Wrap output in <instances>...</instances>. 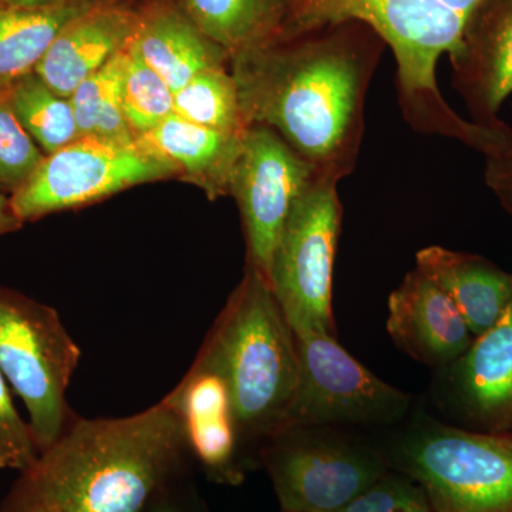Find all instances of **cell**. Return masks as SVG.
Instances as JSON below:
<instances>
[{
  "instance_id": "1",
  "label": "cell",
  "mask_w": 512,
  "mask_h": 512,
  "mask_svg": "<svg viewBox=\"0 0 512 512\" xmlns=\"http://www.w3.org/2000/svg\"><path fill=\"white\" fill-rule=\"evenodd\" d=\"M384 46L366 23L343 20L234 57L245 124L272 128L316 173L343 180L355 170Z\"/></svg>"
},
{
  "instance_id": "2",
  "label": "cell",
  "mask_w": 512,
  "mask_h": 512,
  "mask_svg": "<svg viewBox=\"0 0 512 512\" xmlns=\"http://www.w3.org/2000/svg\"><path fill=\"white\" fill-rule=\"evenodd\" d=\"M190 456L165 400L127 417L74 416L0 512H143Z\"/></svg>"
},
{
  "instance_id": "3",
  "label": "cell",
  "mask_w": 512,
  "mask_h": 512,
  "mask_svg": "<svg viewBox=\"0 0 512 512\" xmlns=\"http://www.w3.org/2000/svg\"><path fill=\"white\" fill-rule=\"evenodd\" d=\"M481 0H295L282 39L360 20L392 47L397 62L400 107L410 126L474 146L481 128L461 119L440 94L437 60L461 49L464 28Z\"/></svg>"
},
{
  "instance_id": "4",
  "label": "cell",
  "mask_w": 512,
  "mask_h": 512,
  "mask_svg": "<svg viewBox=\"0 0 512 512\" xmlns=\"http://www.w3.org/2000/svg\"><path fill=\"white\" fill-rule=\"evenodd\" d=\"M198 356L228 384L242 443L261 448L282 429L299 375L296 335L264 275L248 266Z\"/></svg>"
},
{
  "instance_id": "5",
  "label": "cell",
  "mask_w": 512,
  "mask_h": 512,
  "mask_svg": "<svg viewBox=\"0 0 512 512\" xmlns=\"http://www.w3.org/2000/svg\"><path fill=\"white\" fill-rule=\"evenodd\" d=\"M380 441L390 468L423 488L433 512H512V434L466 429L413 407Z\"/></svg>"
},
{
  "instance_id": "6",
  "label": "cell",
  "mask_w": 512,
  "mask_h": 512,
  "mask_svg": "<svg viewBox=\"0 0 512 512\" xmlns=\"http://www.w3.org/2000/svg\"><path fill=\"white\" fill-rule=\"evenodd\" d=\"M80 359L56 309L0 285V369L25 404L40 453L76 416L67 390Z\"/></svg>"
},
{
  "instance_id": "7",
  "label": "cell",
  "mask_w": 512,
  "mask_h": 512,
  "mask_svg": "<svg viewBox=\"0 0 512 512\" xmlns=\"http://www.w3.org/2000/svg\"><path fill=\"white\" fill-rule=\"evenodd\" d=\"M258 457L291 512L339 511L390 470L382 441L340 427L278 431Z\"/></svg>"
},
{
  "instance_id": "8",
  "label": "cell",
  "mask_w": 512,
  "mask_h": 512,
  "mask_svg": "<svg viewBox=\"0 0 512 512\" xmlns=\"http://www.w3.org/2000/svg\"><path fill=\"white\" fill-rule=\"evenodd\" d=\"M339 181L318 175L293 204L268 282L295 335L336 336L333 265L342 228Z\"/></svg>"
},
{
  "instance_id": "9",
  "label": "cell",
  "mask_w": 512,
  "mask_h": 512,
  "mask_svg": "<svg viewBox=\"0 0 512 512\" xmlns=\"http://www.w3.org/2000/svg\"><path fill=\"white\" fill-rule=\"evenodd\" d=\"M296 345L298 384L281 430H390L412 412V396L370 372L335 336L303 333L296 335Z\"/></svg>"
},
{
  "instance_id": "10",
  "label": "cell",
  "mask_w": 512,
  "mask_h": 512,
  "mask_svg": "<svg viewBox=\"0 0 512 512\" xmlns=\"http://www.w3.org/2000/svg\"><path fill=\"white\" fill-rule=\"evenodd\" d=\"M171 175L170 167L148 157L136 144L124 147L83 136L47 154L29 180L10 195V208L23 224Z\"/></svg>"
},
{
  "instance_id": "11",
  "label": "cell",
  "mask_w": 512,
  "mask_h": 512,
  "mask_svg": "<svg viewBox=\"0 0 512 512\" xmlns=\"http://www.w3.org/2000/svg\"><path fill=\"white\" fill-rule=\"evenodd\" d=\"M318 175L272 128L252 124L245 131L229 195L241 211L248 266L266 281L289 212Z\"/></svg>"
},
{
  "instance_id": "12",
  "label": "cell",
  "mask_w": 512,
  "mask_h": 512,
  "mask_svg": "<svg viewBox=\"0 0 512 512\" xmlns=\"http://www.w3.org/2000/svg\"><path fill=\"white\" fill-rule=\"evenodd\" d=\"M430 400L457 426L487 433L512 430V298L463 355L436 370Z\"/></svg>"
},
{
  "instance_id": "13",
  "label": "cell",
  "mask_w": 512,
  "mask_h": 512,
  "mask_svg": "<svg viewBox=\"0 0 512 512\" xmlns=\"http://www.w3.org/2000/svg\"><path fill=\"white\" fill-rule=\"evenodd\" d=\"M164 400L180 421L190 457L215 481L241 483L248 451L221 373L197 356L187 375Z\"/></svg>"
},
{
  "instance_id": "14",
  "label": "cell",
  "mask_w": 512,
  "mask_h": 512,
  "mask_svg": "<svg viewBox=\"0 0 512 512\" xmlns=\"http://www.w3.org/2000/svg\"><path fill=\"white\" fill-rule=\"evenodd\" d=\"M451 64L454 86L478 126L504 128L495 114L512 93V0H481Z\"/></svg>"
},
{
  "instance_id": "15",
  "label": "cell",
  "mask_w": 512,
  "mask_h": 512,
  "mask_svg": "<svg viewBox=\"0 0 512 512\" xmlns=\"http://www.w3.org/2000/svg\"><path fill=\"white\" fill-rule=\"evenodd\" d=\"M386 328L397 348L436 370L457 360L474 340L457 306L417 268L390 293Z\"/></svg>"
},
{
  "instance_id": "16",
  "label": "cell",
  "mask_w": 512,
  "mask_h": 512,
  "mask_svg": "<svg viewBox=\"0 0 512 512\" xmlns=\"http://www.w3.org/2000/svg\"><path fill=\"white\" fill-rule=\"evenodd\" d=\"M137 22V10L116 0H97L60 30L35 73L69 99L79 84L127 49Z\"/></svg>"
},
{
  "instance_id": "17",
  "label": "cell",
  "mask_w": 512,
  "mask_h": 512,
  "mask_svg": "<svg viewBox=\"0 0 512 512\" xmlns=\"http://www.w3.org/2000/svg\"><path fill=\"white\" fill-rule=\"evenodd\" d=\"M245 131L212 130L173 114L138 136L134 144L148 157L170 167L174 174H181L184 180L200 187L211 200H217L229 195Z\"/></svg>"
},
{
  "instance_id": "18",
  "label": "cell",
  "mask_w": 512,
  "mask_h": 512,
  "mask_svg": "<svg viewBox=\"0 0 512 512\" xmlns=\"http://www.w3.org/2000/svg\"><path fill=\"white\" fill-rule=\"evenodd\" d=\"M130 45L174 93L198 73L229 62L227 53L171 3H154L138 12Z\"/></svg>"
},
{
  "instance_id": "19",
  "label": "cell",
  "mask_w": 512,
  "mask_h": 512,
  "mask_svg": "<svg viewBox=\"0 0 512 512\" xmlns=\"http://www.w3.org/2000/svg\"><path fill=\"white\" fill-rule=\"evenodd\" d=\"M416 268L457 306L474 338L491 328L512 298V275L476 255L427 247L416 255Z\"/></svg>"
},
{
  "instance_id": "20",
  "label": "cell",
  "mask_w": 512,
  "mask_h": 512,
  "mask_svg": "<svg viewBox=\"0 0 512 512\" xmlns=\"http://www.w3.org/2000/svg\"><path fill=\"white\" fill-rule=\"evenodd\" d=\"M228 59L281 40L295 0H175Z\"/></svg>"
},
{
  "instance_id": "21",
  "label": "cell",
  "mask_w": 512,
  "mask_h": 512,
  "mask_svg": "<svg viewBox=\"0 0 512 512\" xmlns=\"http://www.w3.org/2000/svg\"><path fill=\"white\" fill-rule=\"evenodd\" d=\"M97 0L28 9L0 3V87L35 72L60 30Z\"/></svg>"
},
{
  "instance_id": "22",
  "label": "cell",
  "mask_w": 512,
  "mask_h": 512,
  "mask_svg": "<svg viewBox=\"0 0 512 512\" xmlns=\"http://www.w3.org/2000/svg\"><path fill=\"white\" fill-rule=\"evenodd\" d=\"M8 90L16 117L45 156L80 137L70 100L53 92L35 72L20 77Z\"/></svg>"
},
{
  "instance_id": "23",
  "label": "cell",
  "mask_w": 512,
  "mask_h": 512,
  "mask_svg": "<svg viewBox=\"0 0 512 512\" xmlns=\"http://www.w3.org/2000/svg\"><path fill=\"white\" fill-rule=\"evenodd\" d=\"M123 62L124 50L79 84L69 97L80 137L94 136L119 146H134L136 137L128 127L121 103Z\"/></svg>"
},
{
  "instance_id": "24",
  "label": "cell",
  "mask_w": 512,
  "mask_h": 512,
  "mask_svg": "<svg viewBox=\"0 0 512 512\" xmlns=\"http://www.w3.org/2000/svg\"><path fill=\"white\" fill-rule=\"evenodd\" d=\"M174 114L225 133H244L248 128L239 109L237 84L225 66L198 73L175 92Z\"/></svg>"
},
{
  "instance_id": "25",
  "label": "cell",
  "mask_w": 512,
  "mask_h": 512,
  "mask_svg": "<svg viewBox=\"0 0 512 512\" xmlns=\"http://www.w3.org/2000/svg\"><path fill=\"white\" fill-rule=\"evenodd\" d=\"M121 103L134 137L153 130L174 114V92L128 43L121 73Z\"/></svg>"
},
{
  "instance_id": "26",
  "label": "cell",
  "mask_w": 512,
  "mask_h": 512,
  "mask_svg": "<svg viewBox=\"0 0 512 512\" xmlns=\"http://www.w3.org/2000/svg\"><path fill=\"white\" fill-rule=\"evenodd\" d=\"M45 153L16 117L8 87H0V190H19L42 163Z\"/></svg>"
},
{
  "instance_id": "27",
  "label": "cell",
  "mask_w": 512,
  "mask_h": 512,
  "mask_svg": "<svg viewBox=\"0 0 512 512\" xmlns=\"http://www.w3.org/2000/svg\"><path fill=\"white\" fill-rule=\"evenodd\" d=\"M336 512H433L413 478L390 468L376 483Z\"/></svg>"
},
{
  "instance_id": "28",
  "label": "cell",
  "mask_w": 512,
  "mask_h": 512,
  "mask_svg": "<svg viewBox=\"0 0 512 512\" xmlns=\"http://www.w3.org/2000/svg\"><path fill=\"white\" fill-rule=\"evenodd\" d=\"M10 386L0 369V468L19 473L29 470L39 458L35 436L13 403Z\"/></svg>"
},
{
  "instance_id": "29",
  "label": "cell",
  "mask_w": 512,
  "mask_h": 512,
  "mask_svg": "<svg viewBox=\"0 0 512 512\" xmlns=\"http://www.w3.org/2000/svg\"><path fill=\"white\" fill-rule=\"evenodd\" d=\"M488 183L512 214V141L503 150L490 156Z\"/></svg>"
},
{
  "instance_id": "30",
  "label": "cell",
  "mask_w": 512,
  "mask_h": 512,
  "mask_svg": "<svg viewBox=\"0 0 512 512\" xmlns=\"http://www.w3.org/2000/svg\"><path fill=\"white\" fill-rule=\"evenodd\" d=\"M143 512H190L180 495L175 494L171 483L161 488Z\"/></svg>"
},
{
  "instance_id": "31",
  "label": "cell",
  "mask_w": 512,
  "mask_h": 512,
  "mask_svg": "<svg viewBox=\"0 0 512 512\" xmlns=\"http://www.w3.org/2000/svg\"><path fill=\"white\" fill-rule=\"evenodd\" d=\"M22 222L15 217L10 208L9 198L0 192V237L10 234V232L18 231L22 227Z\"/></svg>"
},
{
  "instance_id": "32",
  "label": "cell",
  "mask_w": 512,
  "mask_h": 512,
  "mask_svg": "<svg viewBox=\"0 0 512 512\" xmlns=\"http://www.w3.org/2000/svg\"><path fill=\"white\" fill-rule=\"evenodd\" d=\"M69 2H74V0H0V3H5V5L28 9L52 8V6L64 5Z\"/></svg>"
},
{
  "instance_id": "33",
  "label": "cell",
  "mask_w": 512,
  "mask_h": 512,
  "mask_svg": "<svg viewBox=\"0 0 512 512\" xmlns=\"http://www.w3.org/2000/svg\"><path fill=\"white\" fill-rule=\"evenodd\" d=\"M282 512H291V511H282Z\"/></svg>"
}]
</instances>
